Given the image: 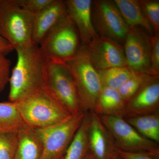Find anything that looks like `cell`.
<instances>
[{"label": "cell", "instance_id": "cell-24", "mask_svg": "<svg viewBox=\"0 0 159 159\" xmlns=\"http://www.w3.org/2000/svg\"><path fill=\"white\" fill-rule=\"evenodd\" d=\"M18 144V133H0V159H13Z\"/></svg>", "mask_w": 159, "mask_h": 159}, {"label": "cell", "instance_id": "cell-18", "mask_svg": "<svg viewBox=\"0 0 159 159\" xmlns=\"http://www.w3.org/2000/svg\"><path fill=\"white\" fill-rule=\"evenodd\" d=\"M125 106V102L117 90L103 87L98 97L94 112L99 116L122 117Z\"/></svg>", "mask_w": 159, "mask_h": 159}, {"label": "cell", "instance_id": "cell-17", "mask_svg": "<svg viewBox=\"0 0 159 159\" xmlns=\"http://www.w3.org/2000/svg\"><path fill=\"white\" fill-rule=\"evenodd\" d=\"M122 18L129 28H139L150 36L154 35L151 26L143 14L138 0H114Z\"/></svg>", "mask_w": 159, "mask_h": 159}, {"label": "cell", "instance_id": "cell-3", "mask_svg": "<svg viewBox=\"0 0 159 159\" xmlns=\"http://www.w3.org/2000/svg\"><path fill=\"white\" fill-rule=\"evenodd\" d=\"M64 63L72 74L81 109L94 111L102 86L98 70L89 59L84 47L80 46L75 56Z\"/></svg>", "mask_w": 159, "mask_h": 159}, {"label": "cell", "instance_id": "cell-31", "mask_svg": "<svg viewBox=\"0 0 159 159\" xmlns=\"http://www.w3.org/2000/svg\"><path fill=\"white\" fill-rule=\"evenodd\" d=\"M83 159H95L92 155L90 152L89 150Z\"/></svg>", "mask_w": 159, "mask_h": 159}, {"label": "cell", "instance_id": "cell-21", "mask_svg": "<svg viewBox=\"0 0 159 159\" xmlns=\"http://www.w3.org/2000/svg\"><path fill=\"white\" fill-rule=\"evenodd\" d=\"M26 125L15 102H0V133H18Z\"/></svg>", "mask_w": 159, "mask_h": 159}, {"label": "cell", "instance_id": "cell-1", "mask_svg": "<svg viewBox=\"0 0 159 159\" xmlns=\"http://www.w3.org/2000/svg\"><path fill=\"white\" fill-rule=\"evenodd\" d=\"M17 61L9 79V101L16 102L30 97L47 87L48 60L39 46L30 45L16 49Z\"/></svg>", "mask_w": 159, "mask_h": 159}, {"label": "cell", "instance_id": "cell-23", "mask_svg": "<svg viewBox=\"0 0 159 159\" xmlns=\"http://www.w3.org/2000/svg\"><path fill=\"white\" fill-rule=\"evenodd\" d=\"M144 74H134L117 89L122 99L126 102L130 99L152 77ZM157 77V76H156Z\"/></svg>", "mask_w": 159, "mask_h": 159}, {"label": "cell", "instance_id": "cell-19", "mask_svg": "<svg viewBox=\"0 0 159 159\" xmlns=\"http://www.w3.org/2000/svg\"><path fill=\"white\" fill-rule=\"evenodd\" d=\"M91 112H86L63 159H83L89 150L88 132Z\"/></svg>", "mask_w": 159, "mask_h": 159}, {"label": "cell", "instance_id": "cell-26", "mask_svg": "<svg viewBox=\"0 0 159 159\" xmlns=\"http://www.w3.org/2000/svg\"><path fill=\"white\" fill-rule=\"evenodd\" d=\"M53 0H15L20 7L33 15L42 11Z\"/></svg>", "mask_w": 159, "mask_h": 159}, {"label": "cell", "instance_id": "cell-6", "mask_svg": "<svg viewBox=\"0 0 159 159\" xmlns=\"http://www.w3.org/2000/svg\"><path fill=\"white\" fill-rule=\"evenodd\" d=\"M99 116L102 124L112 137L118 149L145 153L155 159H159L158 143L143 136L122 117Z\"/></svg>", "mask_w": 159, "mask_h": 159}, {"label": "cell", "instance_id": "cell-32", "mask_svg": "<svg viewBox=\"0 0 159 159\" xmlns=\"http://www.w3.org/2000/svg\"><path fill=\"white\" fill-rule=\"evenodd\" d=\"M116 159H122V158H121V157H119V156Z\"/></svg>", "mask_w": 159, "mask_h": 159}, {"label": "cell", "instance_id": "cell-13", "mask_svg": "<svg viewBox=\"0 0 159 159\" xmlns=\"http://www.w3.org/2000/svg\"><path fill=\"white\" fill-rule=\"evenodd\" d=\"M91 112L89 127V150L95 159H116L119 157L115 142L99 116Z\"/></svg>", "mask_w": 159, "mask_h": 159}, {"label": "cell", "instance_id": "cell-4", "mask_svg": "<svg viewBox=\"0 0 159 159\" xmlns=\"http://www.w3.org/2000/svg\"><path fill=\"white\" fill-rule=\"evenodd\" d=\"M39 46L51 61L66 63L75 56L81 44L77 28L68 13L48 32Z\"/></svg>", "mask_w": 159, "mask_h": 159}, {"label": "cell", "instance_id": "cell-20", "mask_svg": "<svg viewBox=\"0 0 159 159\" xmlns=\"http://www.w3.org/2000/svg\"><path fill=\"white\" fill-rule=\"evenodd\" d=\"M145 138L159 143V112L124 119Z\"/></svg>", "mask_w": 159, "mask_h": 159}, {"label": "cell", "instance_id": "cell-9", "mask_svg": "<svg viewBox=\"0 0 159 159\" xmlns=\"http://www.w3.org/2000/svg\"><path fill=\"white\" fill-rule=\"evenodd\" d=\"M48 88L72 115L82 111L72 74L64 63L48 61Z\"/></svg>", "mask_w": 159, "mask_h": 159}, {"label": "cell", "instance_id": "cell-14", "mask_svg": "<svg viewBox=\"0 0 159 159\" xmlns=\"http://www.w3.org/2000/svg\"><path fill=\"white\" fill-rule=\"evenodd\" d=\"M68 14L73 20L79 33L80 44L85 47L99 36L94 28L92 16L91 0H66Z\"/></svg>", "mask_w": 159, "mask_h": 159}, {"label": "cell", "instance_id": "cell-8", "mask_svg": "<svg viewBox=\"0 0 159 159\" xmlns=\"http://www.w3.org/2000/svg\"><path fill=\"white\" fill-rule=\"evenodd\" d=\"M91 16L99 36L110 39L123 46L129 29L113 1H92Z\"/></svg>", "mask_w": 159, "mask_h": 159}, {"label": "cell", "instance_id": "cell-2", "mask_svg": "<svg viewBox=\"0 0 159 159\" xmlns=\"http://www.w3.org/2000/svg\"><path fill=\"white\" fill-rule=\"evenodd\" d=\"M15 103L25 124L34 129L55 125L72 116L48 86Z\"/></svg>", "mask_w": 159, "mask_h": 159}, {"label": "cell", "instance_id": "cell-7", "mask_svg": "<svg viewBox=\"0 0 159 159\" xmlns=\"http://www.w3.org/2000/svg\"><path fill=\"white\" fill-rule=\"evenodd\" d=\"M86 112L80 111L63 122L36 129L43 144L40 159H61L82 123Z\"/></svg>", "mask_w": 159, "mask_h": 159}, {"label": "cell", "instance_id": "cell-28", "mask_svg": "<svg viewBox=\"0 0 159 159\" xmlns=\"http://www.w3.org/2000/svg\"><path fill=\"white\" fill-rule=\"evenodd\" d=\"M150 55L152 67L154 73L159 75V34L150 38Z\"/></svg>", "mask_w": 159, "mask_h": 159}, {"label": "cell", "instance_id": "cell-33", "mask_svg": "<svg viewBox=\"0 0 159 159\" xmlns=\"http://www.w3.org/2000/svg\"><path fill=\"white\" fill-rule=\"evenodd\" d=\"M63 159V158H62V159Z\"/></svg>", "mask_w": 159, "mask_h": 159}, {"label": "cell", "instance_id": "cell-16", "mask_svg": "<svg viewBox=\"0 0 159 159\" xmlns=\"http://www.w3.org/2000/svg\"><path fill=\"white\" fill-rule=\"evenodd\" d=\"M43 149L37 129L25 125L18 132V144L13 159H40Z\"/></svg>", "mask_w": 159, "mask_h": 159}, {"label": "cell", "instance_id": "cell-27", "mask_svg": "<svg viewBox=\"0 0 159 159\" xmlns=\"http://www.w3.org/2000/svg\"><path fill=\"white\" fill-rule=\"evenodd\" d=\"M11 61L6 56L0 55V93L6 88L10 79Z\"/></svg>", "mask_w": 159, "mask_h": 159}, {"label": "cell", "instance_id": "cell-5", "mask_svg": "<svg viewBox=\"0 0 159 159\" xmlns=\"http://www.w3.org/2000/svg\"><path fill=\"white\" fill-rule=\"evenodd\" d=\"M33 24L34 15L15 0H0V34L14 50L33 43Z\"/></svg>", "mask_w": 159, "mask_h": 159}, {"label": "cell", "instance_id": "cell-15", "mask_svg": "<svg viewBox=\"0 0 159 159\" xmlns=\"http://www.w3.org/2000/svg\"><path fill=\"white\" fill-rule=\"evenodd\" d=\"M67 13L65 1L53 0L48 6L34 15L32 43L39 45L48 32Z\"/></svg>", "mask_w": 159, "mask_h": 159}, {"label": "cell", "instance_id": "cell-22", "mask_svg": "<svg viewBox=\"0 0 159 159\" xmlns=\"http://www.w3.org/2000/svg\"><path fill=\"white\" fill-rule=\"evenodd\" d=\"M98 71L102 88L116 90L134 74L127 67H116Z\"/></svg>", "mask_w": 159, "mask_h": 159}, {"label": "cell", "instance_id": "cell-30", "mask_svg": "<svg viewBox=\"0 0 159 159\" xmlns=\"http://www.w3.org/2000/svg\"><path fill=\"white\" fill-rule=\"evenodd\" d=\"M13 51L14 49L13 47L0 34V55L6 56Z\"/></svg>", "mask_w": 159, "mask_h": 159}, {"label": "cell", "instance_id": "cell-12", "mask_svg": "<svg viewBox=\"0 0 159 159\" xmlns=\"http://www.w3.org/2000/svg\"><path fill=\"white\" fill-rule=\"evenodd\" d=\"M159 77H152L126 102L123 119L159 112Z\"/></svg>", "mask_w": 159, "mask_h": 159}, {"label": "cell", "instance_id": "cell-11", "mask_svg": "<svg viewBox=\"0 0 159 159\" xmlns=\"http://www.w3.org/2000/svg\"><path fill=\"white\" fill-rule=\"evenodd\" d=\"M84 47L91 62L98 70L126 67L123 46L112 40L98 36Z\"/></svg>", "mask_w": 159, "mask_h": 159}, {"label": "cell", "instance_id": "cell-10", "mask_svg": "<svg viewBox=\"0 0 159 159\" xmlns=\"http://www.w3.org/2000/svg\"><path fill=\"white\" fill-rule=\"evenodd\" d=\"M123 45L126 67L134 74L157 76L151 60L149 34L139 28H129Z\"/></svg>", "mask_w": 159, "mask_h": 159}, {"label": "cell", "instance_id": "cell-25", "mask_svg": "<svg viewBox=\"0 0 159 159\" xmlns=\"http://www.w3.org/2000/svg\"><path fill=\"white\" fill-rule=\"evenodd\" d=\"M139 3L145 18L153 29L155 34H159V1L139 0Z\"/></svg>", "mask_w": 159, "mask_h": 159}, {"label": "cell", "instance_id": "cell-29", "mask_svg": "<svg viewBox=\"0 0 159 159\" xmlns=\"http://www.w3.org/2000/svg\"><path fill=\"white\" fill-rule=\"evenodd\" d=\"M119 156L122 159H155L146 154L140 152H129L118 150Z\"/></svg>", "mask_w": 159, "mask_h": 159}]
</instances>
